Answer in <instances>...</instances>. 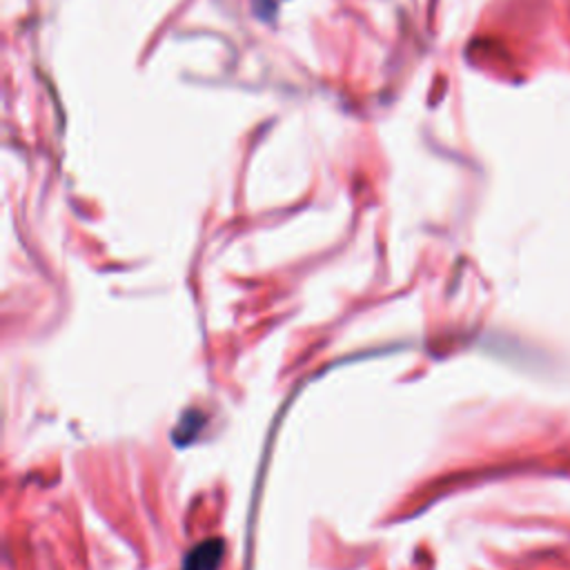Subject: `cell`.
<instances>
[{
  "instance_id": "cell-1",
  "label": "cell",
  "mask_w": 570,
  "mask_h": 570,
  "mask_svg": "<svg viewBox=\"0 0 570 570\" xmlns=\"http://www.w3.org/2000/svg\"><path fill=\"white\" fill-rule=\"evenodd\" d=\"M220 554H223L220 541H205L187 557L183 570H216Z\"/></svg>"
}]
</instances>
